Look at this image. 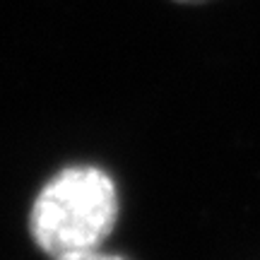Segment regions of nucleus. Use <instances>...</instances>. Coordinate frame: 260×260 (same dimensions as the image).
Masks as SVG:
<instances>
[{"mask_svg":"<svg viewBox=\"0 0 260 260\" xmlns=\"http://www.w3.org/2000/svg\"><path fill=\"white\" fill-rule=\"evenodd\" d=\"M118 219L116 186L96 167L58 171L39 190L29 212V234L51 258L99 248Z\"/></svg>","mask_w":260,"mask_h":260,"instance_id":"f257e3e1","label":"nucleus"},{"mask_svg":"<svg viewBox=\"0 0 260 260\" xmlns=\"http://www.w3.org/2000/svg\"><path fill=\"white\" fill-rule=\"evenodd\" d=\"M53 260H125L121 255H111V253H102L99 248L94 251H82V253H70V255H60Z\"/></svg>","mask_w":260,"mask_h":260,"instance_id":"f03ea898","label":"nucleus"},{"mask_svg":"<svg viewBox=\"0 0 260 260\" xmlns=\"http://www.w3.org/2000/svg\"><path fill=\"white\" fill-rule=\"evenodd\" d=\"M174 3H183V5H198V3H210V0H174Z\"/></svg>","mask_w":260,"mask_h":260,"instance_id":"7ed1b4c3","label":"nucleus"}]
</instances>
